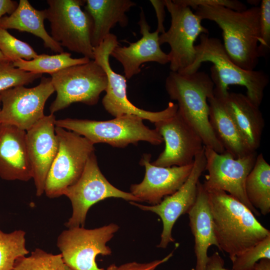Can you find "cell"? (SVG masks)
Instances as JSON below:
<instances>
[{"label": "cell", "mask_w": 270, "mask_h": 270, "mask_svg": "<svg viewBox=\"0 0 270 270\" xmlns=\"http://www.w3.org/2000/svg\"><path fill=\"white\" fill-rule=\"evenodd\" d=\"M26 232L5 233L0 230V270H11L16 260L29 253L26 246Z\"/></svg>", "instance_id": "28"}, {"label": "cell", "mask_w": 270, "mask_h": 270, "mask_svg": "<svg viewBox=\"0 0 270 270\" xmlns=\"http://www.w3.org/2000/svg\"><path fill=\"white\" fill-rule=\"evenodd\" d=\"M253 270H270V260L261 259L256 264Z\"/></svg>", "instance_id": "39"}, {"label": "cell", "mask_w": 270, "mask_h": 270, "mask_svg": "<svg viewBox=\"0 0 270 270\" xmlns=\"http://www.w3.org/2000/svg\"><path fill=\"white\" fill-rule=\"evenodd\" d=\"M165 88L170 99L177 102L178 112L199 134L204 146L220 154L225 152L209 122L208 99L214 94L210 76L204 72L188 74L170 72Z\"/></svg>", "instance_id": "4"}, {"label": "cell", "mask_w": 270, "mask_h": 270, "mask_svg": "<svg viewBox=\"0 0 270 270\" xmlns=\"http://www.w3.org/2000/svg\"><path fill=\"white\" fill-rule=\"evenodd\" d=\"M151 156L150 154L142 155L140 164L145 168L144 177L141 182L132 184L130 190L140 202L156 205L182 186L191 172L194 162L181 166L161 167L150 162Z\"/></svg>", "instance_id": "18"}, {"label": "cell", "mask_w": 270, "mask_h": 270, "mask_svg": "<svg viewBox=\"0 0 270 270\" xmlns=\"http://www.w3.org/2000/svg\"><path fill=\"white\" fill-rule=\"evenodd\" d=\"M246 197L256 210L266 216L270 212V165L262 154H258L254 164L245 182Z\"/></svg>", "instance_id": "26"}, {"label": "cell", "mask_w": 270, "mask_h": 270, "mask_svg": "<svg viewBox=\"0 0 270 270\" xmlns=\"http://www.w3.org/2000/svg\"><path fill=\"white\" fill-rule=\"evenodd\" d=\"M63 195L70 199L72 207V216L64 224L68 228L84 227L90 208L106 198H117L140 202L130 192L117 188L106 180L100 169L95 152L88 158L78 180L68 187Z\"/></svg>", "instance_id": "10"}, {"label": "cell", "mask_w": 270, "mask_h": 270, "mask_svg": "<svg viewBox=\"0 0 270 270\" xmlns=\"http://www.w3.org/2000/svg\"><path fill=\"white\" fill-rule=\"evenodd\" d=\"M262 258L270 260V235L236 256L232 261V270H253Z\"/></svg>", "instance_id": "32"}, {"label": "cell", "mask_w": 270, "mask_h": 270, "mask_svg": "<svg viewBox=\"0 0 270 270\" xmlns=\"http://www.w3.org/2000/svg\"><path fill=\"white\" fill-rule=\"evenodd\" d=\"M205 170L208 174L202 184L207 192L222 190L246 206L258 216L260 213L249 202L245 192V182L252 170L257 156L256 152L235 158L226 152L220 154L204 146Z\"/></svg>", "instance_id": "12"}, {"label": "cell", "mask_w": 270, "mask_h": 270, "mask_svg": "<svg viewBox=\"0 0 270 270\" xmlns=\"http://www.w3.org/2000/svg\"><path fill=\"white\" fill-rule=\"evenodd\" d=\"M194 239L195 270H206L208 250L212 246L219 249L214 230L208 192L200 181L196 201L187 213Z\"/></svg>", "instance_id": "21"}, {"label": "cell", "mask_w": 270, "mask_h": 270, "mask_svg": "<svg viewBox=\"0 0 270 270\" xmlns=\"http://www.w3.org/2000/svg\"><path fill=\"white\" fill-rule=\"evenodd\" d=\"M143 120L135 115L124 114L108 120L66 118L56 120V126L74 132L94 144H107L113 147L124 148L140 141L159 145L164 141L155 130L150 129Z\"/></svg>", "instance_id": "5"}, {"label": "cell", "mask_w": 270, "mask_h": 270, "mask_svg": "<svg viewBox=\"0 0 270 270\" xmlns=\"http://www.w3.org/2000/svg\"><path fill=\"white\" fill-rule=\"evenodd\" d=\"M18 2L12 0H0V20L2 16L10 15L17 8Z\"/></svg>", "instance_id": "38"}, {"label": "cell", "mask_w": 270, "mask_h": 270, "mask_svg": "<svg viewBox=\"0 0 270 270\" xmlns=\"http://www.w3.org/2000/svg\"><path fill=\"white\" fill-rule=\"evenodd\" d=\"M58 142L57 154L48 172L44 193L49 198H58L81 176L86 162L95 152L94 144L78 134L56 126Z\"/></svg>", "instance_id": "8"}, {"label": "cell", "mask_w": 270, "mask_h": 270, "mask_svg": "<svg viewBox=\"0 0 270 270\" xmlns=\"http://www.w3.org/2000/svg\"><path fill=\"white\" fill-rule=\"evenodd\" d=\"M0 50L12 62L20 59L30 60L38 56L28 43L16 38L2 28H0Z\"/></svg>", "instance_id": "30"}, {"label": "cell", "mask_w": 270, "mask_h": 270, "mask_svg": "<svg viewBox=\"0 0 270 270\" xmlns=\"http://www.w3.org/2000/svg\"><path fill=\"white\" fill-rule=\"evenodd\" d=\"M90 60V59L84 56L72 58L71 54L64 52L54 55L38 54V57L30 60L20 59L12 63L15 67L26 72L52 74L68 67L84 64Z\"/></svg>", "instance_id": "27"}, {"label": "cell", "mask_w": 270, "mask_h": 270, "mask_svg": "<svg viewBox=\"0 0 270 270\" xmlns=\"http://www.w3.org/2000/svg\"><path fill=\"white\" fill-rule=\"evenodd\" d=\"M209 122L212 131L225 152L235 158L252 152L242 138L232 120L226 110L222 100L214 96L208 99Z\"/></svg>", "instance_id": "24"}, {"label": "cell", "mask_w": 270, "mask_h": 270, "mask_svg": "<svg viewBox=\"0 0 270 270\" xmlns=\"http://www.w3.org/2000/svg\"><path fill=\"white\" fill-rule=\"evenodd\" d=\"M216 97L222 100L248 148L252 152H256L260 144L264 125L259 107L241 93L228 92L224 97Z\"/></svg>", "instance_id": "22"}, {"label": "cell", "mask_w": 270, "mask_h": 270, "mask_svg": "<svg viewBox=\"0 0 270 270\" xmlns=\"http://www.w3.org/2000/svg\"><path fill=\"white\" fill-rule=\"evenodd\" d=\"M50 76L56 92V99L49 108L51 114L75 102L96 104L108 84L105 72L94 60L68 67Z\"/></svg>", "instance_id": "6"}, {"label": "cell", "mask_w": 270, "mask_h": 270, "mask_svg": "<svg viewBox=\"0 0 270 270\" xmlns=\"http://www.w3.org/2000/svg\"><path fill=\"white\" fill-rule=\"evenodd\" d=\"M42 74L26 72L15 67L12 62H0V92L18 86L28 85Z\"/></svg>", "instance_id": "31"}, {"label": "cell", "mask_w": 270, "mask_h": 270, "mask_svg": "<svg viewBox=\"0 0 270 270\" xmlns=\"http://www.w3.org/2000/svg\"><path fill=\"white\" fill-rule=\"evenodd\" d=\"M260 8L258 54L260 58L267 56L270 48V0H262Z\"/></svg>", "instance_id": "33"}, {"label": "cell", "mask_w": 270, "mask_h": 270, "mask_svg": "<svg viewBox=\"0 0 270 270\" xmlns=\"http://www.w3.org/2000/svg\"><path fill=\"white\" fill-rule=\"evenodd\" d=\"M172 255L173 252L162 260H154L149 263L132 262L125 264L118 267V270H154L158 266L168 261Z\"/></svg>", "instance_id": "35"}, {"label": "cell", "mask_w": 270, "mask_h": 270, "mask_svg": "<svg viewBox=\"0 0 270 270\" xmlns=\"http://www.w3.org/2000/svg\"><path fill=\"white\" fill-rule=\"evenodd\" d=\"M200 43L195 46L196 58L193 64L180 74H188L198 71L204 62L213 64L210 68V78L214 84V94L218 97L226 96L228 87L237 84L246 87V96L260 107L264 90L269 82V78L262 70H246L230 58L222 42L218 38L210 37L208 34L200 35Z\"/></svg>", "instance_id": "3"}, {"label": "cell", "mask_w": 270, "mask_h": 270, "mask_svg": "<svg viewBox=\"0 0 270 270\" xmlns=\"http://www.w3.org/2000/svg\"><path fill=\"white\" fill-rule=\"evenodd\" d=\"M46 19L50 22L51 36L60 46L94 60L92 44V20L81 8L82 0H48Z\"/></svg>", "instance_id": "7"}, {"label": "cell", "mask_w": 270, "mask_h": 270, "mask_svg": "<svg viewBox=\"0 0 270 270\" xmlns=\"http://www.w3.org/2000/svg\"><path fill=\"white\" fill-rule=\"evenodd\" d=\"M154 124L165 142L164 150L152 162L154 166L170 167L192 164L204 148L200 136L178 110L170 118Z\"/></svg>", "instance_id": "15"}, {"label": "cell", "mask_w": 270, "mask_h": 270, "mask_svg": "<svg viewBox=\"0 0 270 270\" xmlns=\"http://www.w3.org/2000/svg\"><path fill=\"white\" fill-rule=\"evenodd\" d=\"M195 14L214 22L222 31L223 45L232 60L246 70H254L259 60L260 6L238 12L222 6H198Z\"/></svg>", "instance_id": "2"}, {"label": "cell", "mask_w": 270, "mask_h": 270, "mask_svg": "<svg viewBox=\"0 0 270 270\" xmlns=\"http://www.w3.org/2000/svg\"><path fill=\"white\" fill-rule=\"evenodd\" d=\"M138 24L142 35L140 39L134 42H130L128 46L118 45L110 55L122 64L126 79L139 74L140 66L144 63L156 62L165 64L170 62L168 54L160 48L158 40L160 33L157 30L150 32V28L142 9Z\"/></svg>", "instance_id": "19"}, {"label": "cell", "mask_w": 270, "mask_h": 270, "mask_svg": "<svg viewBox=\"0 0 270 270\" xmlns=\"http://www.w3.org/2000/svg\"><path fill=\"white\" fill-rule=\"evenodd\" d=\"M166 7L171 16L168 31L159 36L160 45L167 43L170 50L168 54L171 72L182 73L194 62L196 51L194 42L202 34L208 30L202 24L201 18L190 8L165 0Z\"/></svg>", "instance_id": "11"}, {"label": "cell", "mask_w": 270, "mask_h": 270, "mask_svg": "<svg viewBox=\"0 0 270 270\" xmlns=\"http://www.w3.org/2000/svg\"><path fill=\"white\" fill-rule=\"evenodd\" d=\"M0 178L27 182L32 178L26 145V131L14 126L0 125Z\"/></svg>", "instance_id": "20"}, {"label": "cell", "mask_w": 270, "mask_h": 270, "mask_svg": "<svg viewBox=\"0 0 270 270\" xmlns=\"http://www.w3.org/2000/svg\"><path fill=\"white\" fill-rule=\"evenodd\" d=\"M118 45L116 36L110 33L102 42L94 48V60L104 70L108 78L106 94L102 100L105 110L114 117L132 114L152 123L166 120L174 115L178 106L172 102H170L164 110L151 112L140 108L129 100L126 78L114 72L110 64V54Z\"/></svg>", "instance_id": "9"}, {"label": "cell", "mask_w": 270, "mask_h": 270, "mask_svg": "<svg viewBox=\"0 0 270 270\" xmlns=\"http://www.w3.org/2000/svg\"><path fill=\"white\" fill-rule=\"evenodd\" d=\"M219 250L232 262L270 235L246 206L222 190L208 192Z\"/></svg>", "instance_id": "1"}, {"label": "cell", "mask_w": 270, "mask_h": 270, "mask_svg": "<svg viewBox=\"0 0 270 270\" xmlns=\"http://www.w3.org/2000/svg\"><path fill=\"white\" fill-rule=\"evenodd\" d=\"M54 92L51 78L42 77L34 88L20 86L0 92L2 124L26 132L45 116V104Z\"/></svg>", "instance_id": "14"}, {"label": "cell", "mask_w": 270, "mask_h": 270, "mask_svg": "<svg viewBox=\"0 0 270 270\" xmlns=\"http://www.w3.org/2000/svg\"><path fill=\"white\" fill-rule=\"evenodd\" d=\"M56 120L54 114L45 115L26 132L27 152L38 196L44 193L46 178L58 152Z\"/></svg>", "instance_id": "17"}, {"label": "cell", "mask_w": 270, "mask_h": 270, "mask_svg": "<svg viewBox=\"0 0 270 270\" xmlns=\"http://www.w3.org/2000/svg\"><path fill=\"white\" fill-rule=\"evenodd\" d=\"M179 4L192 8L196 10L198 6H222L236 11L246 10V6L242 2L237 0H173Z\"/></svg>", "instance_id": "34"}, {"label": "cell", "mask_w": 270, "mask_h": 270, "mask_svg": "<svg viewBox=\"0 0 270 270\" xmlns=\"http://www.w3.org/2000/svg\"><path fill=\"white\" fill-rule=\"evenodd\" d=\"M136 4L130 0H86L84 10L92 20V44L98 46L117 24L122 27L128 22L126 13Z\"/></svg>", "instance_id": "23"}, {"label": "cell", "mask_w": 270, "mask_h": 270, "mask_svg": "<svg viewBox=\"0 0 270 270\" xmlns=\"http://www.w3.org/2000/svg\"><path fill=\"white\" fill-rule=\"evenodd\" d=\"M150 2L155 10L157 18L158 27L156 30L159 33L163 34L166 32L164 25L166 15L165 0H151Z\"/></svg>", "instance_id": "36"}, {"label": "cell", "mask_w": 270, "mask_h": 270, "mask_svg": "<svg viewBox=\"0 0 270 270\" xmlns=\"http://www.w3.org/2000/svg\"><path fill=\"white\" fill-rule=\"evenodd\" d=\"M206 159L204 148L194 158L191 172L182 186L173 194L164 197L158 204L144 206L130 202L140 209L157 214L162 222V231L158 248H165L168 244L174 242L172 230L177 220L187 214L194 204L198 192V184L205 170Z\"/></svg>", "instance_id": "16"}, {"label": "cell", "mask_w": 270, "mask_h": 270, "mask_svg": "<svg viewBox=\"0 0 270 270\" xmlns=\"http://www.w3.org/2000/svg\"><path fill=\"white\" fill-rule=\"evenodd\" d=\"M118 229L113 223L94 229L69 228L58 236L56 245L64 263L72 270H104L98 266L96 256L111 254L106 244Z\"/></svg>", "instance_id": "13"}, {"label": "cell", "mask_w": 270, "mask_h": 270, "mask_svg": "<svg viewBox=\"0 0 270 270\" xmlns=\"http://www.w3.org/2000/svg\"><path fill=\"white\" fill-rule=\"evenodd\" d=\"M106 270H118V267L114 264H112Z\"/></svg>", "instance_id": "41"}, {"label": "cell", "mask_w": 270, "mask_h": 270, "mask_svg": "<svg viewBox=\"0 0 270 270\" xmlns=\"http://www.w3.org/2000/svg\"><path fill=\"white\" fill-rule=\"evenodd\" d=\"M0 102H1V100H0ZM0 112H1V108H0V125L2 124L1 119H0Z\"/></svg>", "instance_id": "42"}, {"label": "cell", "mask_w": 270, "mask_h": 270, "mask_svg": "<svg viewBox=\"0 0 270 270\" xmlns=\"http://www.w3.org/2000/svg\"><path fill=\"white\" fill-rule=\"evenodd\" d=\"M11 270H73L64 262L60 254H54L36 248L29 256L18 258Z\"/></svg>", "instance_id": "29"}, {"label": "cell", "mask_w": 270, "mask_h": 270, "mask_svg": "<svg viewBox=\"0 0 270 270\" xmlns=\"http://www.w3.org/2000/svg\"><path fill=\"white\" fill-rule=\"evenodd\" d=\"M224 262L217 252L208 256L206 270H232L224 268Z\"/></svg>", "instance_id": "37"}, {"label": "cell", "mask_w": 270, "mask_h": 270, "mask_svg": "<svg viewBox=\"0 0 270 270\" xmlns=\"http://www.w3.org/2000/svg\"><path fill=\"white\" fill-rule=\"evenodd\" d=\"M45 19L46 10H36L28 0H20L17 8L10 15L0 18V28L30 32L40 38L46 48L58 54L63 52L62 47L46 31L44 26Z\"/></svg>", "instance_id": "25"}, {"label": "cell", "mask_w": 270, "mask_h": 270, "mask_svg": "<svg viewBox=\"0 0 270 270\" xmlns=\"http://www.w3.org/2000/svg\"><path fill=\"white\" fill-rule=\"evenodd\" d=\"M10 61L0 50V62Z\"/></svg>", "instance_id": "40"}]
</instances>
